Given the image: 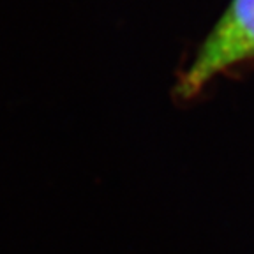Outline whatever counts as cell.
<instances>
[{"mask_svg": "<svg viewBox=\"0 0 254 254\" xmlns=\"http://www.w3.org/2000/svg\"><path fill=\"white\" fill-rule=\"evenodd\" d=\"M254 60V0H231L179 79V92L194 95L219 74Z\"/></svg>", "mask_w": 254, "mask_h": 254, "instance_id": "6da1fadb", "label": "cell"}]
</instances>
